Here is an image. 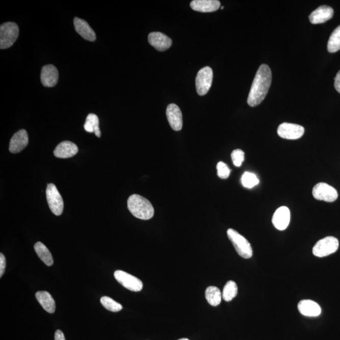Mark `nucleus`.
<instances>
[{"mask_svg": "<svg viewBox=\"0 0 340 340\" xmlns=\"http://www.w3.org/2000/svg\"><path fill=\"white\" fill-rule=\"evenodd\" d=\"M272 84V71L267 64H261L256 72L248 97V104L256 107L260 104L269 92Z\"/></svg>", "mask_w": 340, "mask_h": 340, "instance_id": "f257e3e1", "label": "nucleus"}, {"mask_svg": "<svg viewBox=\"0 0 340 340\" xmlns=\"http://www.w3.org/2000/svg\"><path fill=\"white\" fill-rule=\"evenodd\" d=\"M127 207L134 216L142 220H149L154 216V210L151 203L138 194H133L128 197Z\"/></svg>", "mask_w": 340, "mask_h": 340, "instance_id": "f03ea898", "label": "nucleus"}, {"mask_svg": "<svg viewBox=\"0 0 340 340\" xmlns=\"http://www.w3.org/2000/svg\"><path fill=\"white\" fill-rule=\"evenodd\" d=\"M227 234L238 255L245 259L251 258L253 256L252 248L244 237L232 229L227 230Z\"/></svg>", "mask_w": 340, "mask_h": 340, "instance_id": "7ed1b4c3", "label": "nucleus"}, {"mask_svg": "<svg viewBox=\"0 0 340 340\" xmlns=\"http://www.w3.org/2000/svg\"><path fill=\"white\" fill-rule=\"evenodd\" d=\"M19 29L14 22H5L0 26V48L6 49L12 47L17 41Z\"/></svg>", "mask_w": 340, "mask_h": 340, "instance_id": "20e7f679", "label": "nucleus"}, {"mask_svg": "<svg viewBox=\"0 0 340 340\" xmlns=\"http://www.w3.org/2000/svg\"><path fill=\"white\" fill-rule=\"evenodd\" d=\"M338 248V240L333 237H328L316 243L312 249V253L316 256L322 258L335 253Z\"/></svg>", "mask_w": 340, "mask_h": 340, "instance_id": "39448f33", "label": "nucleus"}, {"mask_svg": "<svg viewBox=\"0 0 340 340\" xmlns=\"http://www.w3.org/2000/svg\"><path fill=\"white\" fill-rule=\"evenodd\" d=\"M46 197L48 205L52 213L56 216L61 215L64 210L63 199L55 184L47 185Z\"/></svg>", "mask_w": 340, "mask_h": 340, "instance_id": "423d86ee", "label": "nucleus"}, {"mask_svg": "<svg viewBox=\"0 0 340 340\" xmlns=\"http://www.w3.org/2000/svg\"><path fill=\"white\" fill-rule=\"evenodd\" d=\"M213 72L210 67H205L198 72L195 86L198 94L203 96L207 94L212 85Z\"/></svg>", "mask_w": 340, "mask_h": 340, "instance_id": "0eeeda50", "label": "nucleus"}, {"mask_svg": "<svg viewBox=\"0 0 340 340\" xmlns=\"http://www.w3.org/2000/svg\"><path fill=\"white\" fill-rule=\"evenodd\" d=\"M312 195L316 199L327 202H334L338 197L336 190L326 183L316 185L312 190Z\"/></svg>", "mask_w": 340, "mask_h": 340, "instance_id": "6e6552de", "label": "nucleus"}, {"mask_svg": "<svg viewBox=\"0 0 340 340\" xmlns=\"http://www.w3.org/2000/svg\"><path fill=\"white\" fill-rule=\"evenodd\" d=\"M114 277L118 282L128 290L139 292L143 289V284L141 280L127 272L122 270H116L114 272Z\"/></svg>", "mask_w": 340, "mask_h": 340, "instance_id": "1a4fd4ad", "label": "nucleus"}, {"mask_svg": "<svg viewBox=\"0 0 340 340\" xmlns=\"http://www.w3.org/2000/svg\"><path fill=\"white\" fill-rule=\"evenodd\" d=\"M277 133L283 139L296 140L304 135V128L298 124L285 122L278 126Z\"/></svg>", "mask_w": 340, "mask_h": 340, "instance_id": "9d476101", "label": "nucleus"}, {"mask_svg": "<svg viewBox=\"0 0 340 340\" xmlns=\"http://www.w3.org/2000/svg\"><path fill=\"white\" fill-rule=\"evenodd\" d=\"M291 221V212L285 206L280 207L275 211L272 218V223L275 228L283 231L287 228Z\"/></svg>", "mask_w": 340, "mask_h": 340, "instance_id": "9b49d317", "label": "nucleus"}, {"mask_svg": "<svg viewBox=\"0 0 340 340\" xmlns=\"http://www.w3.org/2000/svg\"><path fill=\"white\" fill-rule=\"evenodd\" d=\"M28 144V133L25 129H21L16 133L11 139L9 151L13 154L18 153L25 149Z\"/></svg>", "mask_w": 340, "mask_h": 340, "instance_id": "f8f14e48", "label": "nucleus"}, {"mask_svg": "<svg viewBox=\"0 0 340 340\" xmlns=\"http://www.w3.org/2000/svg\"><path fill=\"white\" fill-rule=\"evenodd\" d=\"M167 117L168 122L174 130H181L183 126V118L180 108L175 104L171 103L167 107Z\"/></svg>", "mask_w": 340, "mask_h": 340, "instance_id": "ddd939ff", "label": "nucleus"}, {"mask_svg": "<svg viewBox=\"0 0 340 340\" xmlns=\"http://www.w3.org/2000/svg\"><path fill=\"white\" fill-rule=\"evenodd\" d=\"M148 41L152 47L159 51H165L172 45V41L170 37L158 32H151L149 34Z\"/></svg>", "mask_w": 340, "mask_h": 340, "instance_id": "4468645a", "label": "nucleus"}, {"mask_svg": "<svg viewBox=\"0 0 340 340\" xmlns=\"http://www.w3.org/2000/svg\"><path fill=\"white\" fill-rule=\"evenodd\" d=\"M41 79L45 87H53L58 84L59 73L57 68L53 64H48L42 68Z\"/></svg>", "mask_w": 340, "mask_h": 340, "instance_id": "2eb2a0df", "label": "nucleus"}, {"mask_svg": "<svg viewBox=\"0 0 340 340\" xmlns=\"http://www.w3.org/2000/svg\"><path fill=\"white\" fill-rule=\"evenodd\" d=\"M333 14L334 11L331 7L323 5L310 13L309 20L312 24L325 23L330 20Z\"/></svg>", "mask_w": 340, "mask_h": 340, "instance_id": "dca6fc26", "label": "nucleus"}, {"mask_svg": "<svg viewBox=\"0 0 340 340\" xmlns=\"http://www.w3.org/2000/svg\"><path fill=\"white\" fill-rule=\"evenodd\" d=\"M79 148L71 141H66L59 144L54 151V154L59 159H69L77 154Z\"/></svg>", "mask_w": 340, "mask_h": 340, "instance_id": "f3484780", "label": "nucleus"}, {"mask_svg": "<svg viewBox=\"0 0 340 340\" xmlns=\"http://www.w3.org/2000/svg\"><path fill=\"white\" fill-rule=\"evenodd\" d=\"M74 25L75 30L83 38L91 42L95 41L96 37L95 32L87 21L76 17L74 19Z\"/></svg>", "mask_w": 340, "mask_h": 340, "instance_id": "a211bd4d", "label": "nucleus"}, {"mask_svg": "<svg viewBox=\"0 0 340 340\" xmlns=\"http://www.w3.org/2000/svg\"><path fill=\"white\" fill-rule=\"evenodd\" d=\"M298 310L305 317H317L321 313L320 305L311 300H302L298 304Z\"/></svg>", "mask_w": 340, "mask_h": 340, "instance_id": "6ab92c4d", "label": "nucleus"}, {"mask_svg": "<svg viewBox=\"0 0 340 340\" xmlns=\"http://www.w3.org/2000/svg\"><path fill=\"white\" fill-rule=\"evenodd\" d=\"M220 6L221 3L218 0H194L191 4L192 10L203 13L215 12Z\"/></svg>", "mask_w": 340, "mask_h": 340, "instance_id": "aec40b11", "label": "nucleus"}, {"mask_svg": "<svg viewBox=\"0 0 340 340\" xmlns=\"http://www.w3.org/2000/svg\"><path fill=\"white\" fill-rule=\"evenodd\" d=\"M36 298L37 301L41 305L45 310L47 312L54 313L56 310V304L55 300L50 294L46 291H39L36 294Z\"/></svg>", "mask_w": 340, "mask_h": 340, "instance_id": "412c9836", "label": "nucleus"}, {"mask_svg": "<svg viewBox=\"0 0 340 340\" xmlns=\"http://www.w3.org/2000/svg\"><path fill=\"white\" fill-rule=\"evenodd\" d=\"M34 250L40 259L46 265L50 267L54 264V260L51 253L48 250L46 246L41 242H37L34 245Z\"/></svg>", "mask_w": 340, "mask_h": 340, "instance_id": "4be33fe9", "label": "nucleus"}, {"mask_svg": "<svg viewBox=\"0 0 340 340\" xmlns=\"http://www.w3.org/2000/svg\"><path fill=\"white\" fill-rule=\"evenodd\" d=\"M205 298L208 303L213 306H218L223 298L221 292L215 286H210L205 291Z\"/></svg>", "mask_w": 340, "mask_h": 340, "instance_id": "5701e85b", "label": "nucleus"}, {"mask_svg": "<svg viewBox=\"0 0 340 340\" xmlns=\"http://www.w3.org/2000/svg\"><path fill=\"white\" fill-rule=\"evenodd\" d=\"M85 130L88 133H95L96 136L100 138L101 132L99 128V119L96 115L90 114L88 115L84 125Z\"/></svg>", "mask_w": 340, "mask_h": 340, "instance_id": "b1692460", "label": "nucleus"}, {"mask_svg": "<svg viewBox=\"0 0 340 340\" xmlns=\"http://www.w3.org/2000/svg\"><path fill=\"white\" fill-rule=\"evenodd\" d=\"M329 53H334L340 50V25L332 32L328 42Z\"/></svg>", "mask_w": 340, "mask_h": 340, "instance_id": "393cba45", "label": "nucleus"}, {"mask_svg": "<svg viewBox=\"0 0 340 340\" xmlns=\"http://www.w3.org/2000/svg\"><path fill=\"white\" fill-rule=\"evenodd\" d=\"M238 294V286L234 281L230 280L226 283L223 289V299L225 301H232Z\"/></svg>", "mask_w": 340, "mask_h": 340, "instance_id": "a878e982", "label": "nucleus"}, {"mask_svg": "<svg viewBox=\"0 0 340 340\" xmlns=\"http://www.w3.org/2000/svg\"><path fill=\"white\" fill-rule=\"evenodd\" d=\"M101 304L107 310L112 312H119L122 309V306L109 297L103 296L100 299Z\"/></svg>", "mask_w": 340, "mask_h": 340, "instance_id": "bb28decb", "label": "nucleus"}, {"mask_svg": "<svg viewBox=\"0 0 340 340\" xmlns=\"http://www.w3.org/2000/svg\"><path fill=\"white\" fill-rule=\"evenodd\" d=\"M242 183L246 188L251 189L259 184V180L255 174L245 172L242 176Z\"/></svg>", "mask_w": 340, "mask_h": 340, "instance_id": "cd10ccee", "label": "nucleus"}, {"mask_svg": "<svg viewBox=\"0 0 340 340\" xmlns=\"http://www.w3.org/2000/svg\"><path fill=\"white\" fill-rule=\"evenodd\" d=\"M231 159L236 167H240L245 161V152L242 150H234L231 153Z\"/></svg>", "mask_w": 340, "mask_h": 340, "instance_id": "c85d7f7f", "label": "nucleus"}, {"mask_svg": "<svg viewBox=\"0 0 340 340\" xmlns=\"http://www.w3.org/2000/svg\"><path fill=\"white\" fill-rule=\"evenodd\" d=\"M217 170L218 175L221 179H227L229 177L231 170L224 163L220 162L217 165Z\"/></svg>", "mask_w": 340, "mask_h": 340, "instance_id": "c756f323", "label": "nucleus"}, {"mask_svg": "<svg viewBox=\"0 0 340 340\" xmlns=\"http://www.w3.org/2000/svg\"><path fill=\"white\" fill-rule=\"evenodd\" d=\"M5 268H6V259L4 254L0 253V277L4 274Z\"/></svg>", "mask_w": 340, "mask_h": 340, "instance_id": "7c9ffc66", "label": "nucleus"}, {"mask_svg": "<svg viewBox=\"0 0 340 340\" xmlns=\"http://www.w3.org/2000/svg\"><path fill=\"white\" fill-rule=\"evenodd\" d=\"M334 85L337 92L340 93V70L336 74L335 79H334Z\"/></svg>", "mask_w": 340, "mask_h": 340, "instance_id": "2f4dec72", "label": "nucleus"}, {"mask_svg": "<svg viewBox=\"0 0 340 340\" xmlns=\"http://www.w3.org/2000/svg\"><path fill=\"white\" fill-rule=\"evenodd\" d=\"M55 340H66L64 337V333L61 330H57L56 331L55 335Z\"/></svg>", "mask_w": 340, "mask_h": 340, "instance_id": "473e14b6", "label": "nucleus"}, {"mask_svg": "<svg viewBox=\"0 0 340 340\" xmlns=\"http://www.w3.org/2000/svg\"><path fill=\"white\" fill-rule=\"evenodd\" d=\"M178 340H189V339H187V338H181V339H178Z\"/></svg>", "mask_w": 340, "mask_h": 340, "instance_id": "72a5a7b5", "label": "nucleus"}, {"mask_svg": "<svg viewBox=\"0 0 340 340\" xmlns=\"http://www.w3.org/2000/svg\"><path fill=\"white\" fill-rule=\"evenodd\" d=\"M221 9L223 10L224 9V7H221Z\"/></svg>", "mask_w": 340, "mask_h": 340, "instance_id": "f704fd0d", "label": "nucleus"}]
</instances>
